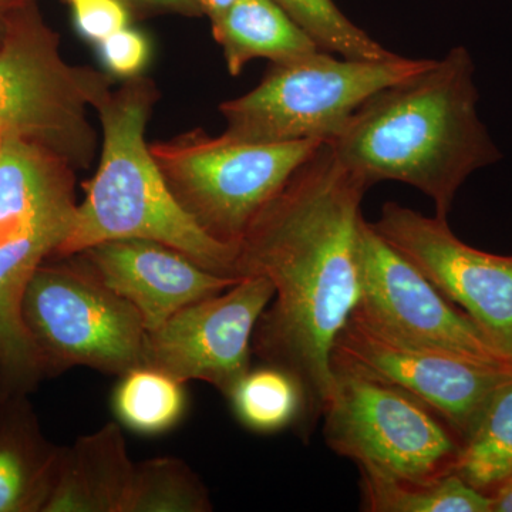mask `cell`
<instances>
[{"mask_svg": "<svg viewBox=\"0 0 512 512\" xmlns=\"http://www.w3.org/2000/svg\"><path fill=\"white\" fill-rule=\"evenodd\" d=\"M504 483H511V484H512V476H511L510 478H508V480H507V481H504ZM504 483H503V484H504ZM498 487H500V485H498Z\"/></svg>", "mask_w": 512, "mask_h": 512, "instance_id": "obj_30", "label": "cell"}, {"mask_svg": "<svg viewBox=\"0 0 512 512\" xmlns=\"http://www.w3.org/2000/svg\"><path fill=\"white\" fill-rule=\"evenodd\" d=\"M201 5L202 13L210 18L211 22L220 18L232 5L238 0H198Z\"/></svg>", "mask_w": 512, "mask_h": 512, "instance_id": "obj_29", "label": "cell"}, {"mask_svg": "<svg viewBox=\"0 0 512 512\" xmlns=\"http://www.w3.org/2000/svg\"><path fill=\"white\" fill-rule=\"evenodd\" d=\"M325 141L256 144L202 130L150 144L165 183L212 238L234 245Z\"/></svg>", "mask_w": 512, "mask_h": 512, "instance_id": "obj_7", "label": "cell"}, {"mask_svg": "<svg viewBox=\"0 0 512 512\" xmlns=\"http://www.w3.org/2000/svg\"><path fill=\"white\" fill-rule=\"evenodd\" d=\"M110 89L106 74L63 59L36 0L16 13L0 46L3 130L49 148L74 170L89 167L97 150L89 111Z\"/></svg>", "mask_w": 512, "mask_h": 512, "instance_id": "obj_5", "label": "cell"}, {"mask_svg": "<svg viewBox=\"0 0 512 512\" xmlns=\"http://www.w3.org/2000/svg\"><path fill=\"white\" fill-rule=\"evenodd\" d=\"M136 461L117 423L62 448L46 512H127Z\"/></svg>", "mask_w": 512, "mask_h": 512, "instance_id": "obj_15", "label": "cell"}, {"mask_svg": "<svg viewBox=\"0 0 512 512\" xmlns=\"http://www.w3.org/2000/svg\"><path fill=\"white\" fill-rule=\"evenodd\" d=\"M158 99L146 77L128 79L94 107L103 141L99 167L84 187L76 220L57 258L114 241L161 242L218 275L237 276L238 248L212 238L175 200L147 144V123Z\"/></svg>", "mask_w": 512, "mask_h": 512, "instance_id": "obj_3", "label": "cell"}, {"mask_svg": "<svg viewBox=\"0 0 512 512\" xmlns=\"http://www.w3.org/2000/svg\"><path fill=\"white\" fill-rule=\"evenodd\" d=\"M3 131H5V130H3V127L0 126V137H2Z\"/></svg>", "mask_w": 512, "mask_h": 512, "instance_id": "obj_31", "label": "cell"}, {"mask_svg": "<svg viewBox=\"0 0 512 512\" xmlns=\"http://www.w3.org/2000/svg\"><path fill=\"white\" fill-rule=\"evenodd\" d=\"M433 62L399 55L355 60L319 50L293 62L272 63L255 89L221 104L222 136L256 144L328 143L370 97Z\"/></svg>", "mask_w": 512, "mask_h": 512, "instance_id": "obj_4", "label": "cell"}, {"mask_svg": "<svg viewBox=\"0 0 512 512\" xmlns=\"http://www.w3.org/2000/svg\"><path fill=\"white\" fill-rule=\"evenodd\" d=\"M30 0H0V46L8 35L10 25L15 19L16 13L23 6L28 5Z\"/></svg>", "mask_w": 512, "mask_h": 512, "instance_id": "obj_27", "label": "cell"}, {"mask_svg": "<svg viewBox=\"0 0 512 512\" xmlns=\"http://www.w3.org/2000/svg\"><path fill=\"white\" fill-rule=\"evenodd\" d=\"M124 2H133L137 5L147 6V8L178 13V15L190 16V18L204 15L198 0H124Z\"/></svg>", "mask_w": 512, "mask_h": 512, "instance_id": "obj_26", "label": "cell"}, {"mask_svg": "<svg viewBox=\"0 0 512 512\" xmlns=\"http://www.w3.org/2000/svg\"><path fill=\"white\" fill-rule=\"evenodd\" d=\"M74 168L49 148L9 131L0 137V242L74 217Z\"/></svg>", "mask_w": 512, "mask_h": 512, "instance_id": "obj_14", "label": "cell"}, {"mask_svg": "<svg viewBox=\"0 0 512 512\" xmlns=\"http://www.w3.org/2000/svg\"><path fill=\"white\" fill-rule=\"evenodd\" d=\"M367 190L322 144L238 244V278L264 276L274 288L252 350L299 383L305 424L325 412L335 387L333 345L359 302L360 207Z\"/></svg>", "mask_w": 512, "mask_h": 512, "instance_id": "obj_1", "label": "cell"}, {"mask_svg": "<svg viewBox=\"0 0 512 512\" xmlns=\"http://www.w3.org/2000/svg\"><path fill=\"white\" fill-rule=\"evenodd\" d=\"M210 493L180 458L138 461L127 512H208Z\"/></svg>", "mask_w": 512, "mask_h": 512, "instance_id": "obj_22", "label": "cell"}, {"mask_svg": "<svg viewBox=\"0 0 512 512\" xmlns=\"http://www.w3.org/2000/svg\"><path fill=\"white\" fill-rule=\"evenodd\" d=\"M473 57L463 46L423 72L384 87L328 141L367 188L399 181L426 194L447 218L467 178L503 158L478 114Z\"/></svg>", "mask_w": 512, "mask_h": 512, "instance_id": "obj_2", "label": "cell"}, {"mask_svg": "<svg viewBox=\"0 0 512 512\" xmlns=\"http://www.w3.org/2000/svg\"><path fill=\"white\" fill-rule=\"evenodd\" d=\"M332 370L335 387L322 416L333 451L406 480L454 473L463 440L439 413L394 384L345 367Z\"/></svg>", "mask_w": 512, "mask_h": 512, "instance_id": "obj_8", "label": "cell"}, {"mask_svg": "<svg viewBox=\"0 0 512 512\" xmlns=\"http://www.w3.org/2000/svg\"><path fill=\"white\" fill-rule=\"evenodd\" d=\"M272 298L268 279L244 276L227 291L185 306L147 332L143 366L184 384H211L228 397L251 370L252 338Z\"/></svg>", "mask_w": 512, "mask_h": 512, "instance_id": "obj_12", "label": "cell"}, {"mask_svg": "<svg viewBox=\"0 0 512 512\" xmlns=\"http://www.w3.org/2000/svg\"><path fill=\"white\" fill-rule=\"evenodd\" d=\"M72 6L74 22L84 39L99 43L130 22L124 0H66Z\"/></svg>", "mask_w": 512, "mask_h": 512, "instance_id": "obj_25", "label": "cell"}, {"mask_svg": "<svg viewBox=\"0 0 512 512\" xmlns=\"http://www.w3.org/2000/svg\"><path fill=\"white\" fill-rule=\"evenodd\" d=\"M60 453L26 421L0 426V512L43 511Z\"/></svg>", "mask_w": 512, "mask_h": 512, "instance_id": "obj_17", "label": "cell"}, {"mask_svg": "<svg viewBox=\"0 0 512 512\" xmlns=\"http://www.w3.org/2000/svg\"><path fill=\"white\" fill-rule=\"evenodd\" d=\"M490 495L491 512H512V484L504 483Z\"/></svg>", "mask_w": 512, "mask_h": 512, "instance_id": "obj_28", "label": "cell"}, {"mask_svg": "<svg viewBox=\"0 0 512 512\" xmlns=\"http://www.w3.org/2000/svg\"><path fill=\"white\" fill-rule=\"evenodd\" d=\"M454 474L487 495L512 476V377L495 390L463 441Z\"/></svg>", "mask_w": 512, "mask_h": 512, "instance_id": "obj_19", "label": "cell"}, {"mask_svg": "<svg viewBox=\"0 0 512 512\" xmlns=\"http://www.w3.org/2000/svg\"><path fill=\"white\" fill-rule=\"evenodd\" d=\"M37 266L20 315L43 370L90 367L124 375L143 366L147 329L134 306L96 275L80 255Z\"/></svg>", "mask_w": 512, "mask_h": 512, "instance_id": "obj_6", "label": "cell"}, {"mask_svg": "<svg viewBox=\"0 0 512 512\" xmlns=\"http://www.w3.org/2000/svg\"><path fill=\"white\" fill-rule=\"evenodd\" d=\"M323 52L355 60H384L396 53L355 25L333 0H274Z\"/></svg>", "mask_w": 512, "mask_h": 512, "instance_id": "obj_23", "label": "cell"}, {"mask_svg": "<svg viewBox=\"0 0 512 512\" xmlns=\"http://www.w3.org/2000/svg\"><path fill=\"white\" fill-rule=\"evenodd\" d=\"M187 397L184 383L173 376L140 366L120 376L113 393V410L127 429L156 436L183 419Z\"/></svg>", "mask_w": 512, "mask_h": 512, "instance_id": "obj_20", "label": "cell"}, {"mask_svg": "<svg viewBox=\"0 0 512 512\" xmlns=\"http://www.w3.org/2000/svg\"><path fill=\"white\" fill-rule=\"evenodd\" d=\"M332 367H345L412 393L466 440L512 366L399 342L350 316L333 345Z\"/></svg>", "mask_w": 512, "mask_h": 512, "instance_id": "obj_10", "label": "cell"}, {"mask_svg": "<svg viewBox=\"0 0 512 512\" xmlns=\"http://www.w3.org/2000/svg\"><path fill=\"white\" fill-rule=\"evenodd\" d=\"M360 298L355 318L399 342L512 366L466 313L363 218L359 228Z\"/></svg>", "mask_w": 512, "mask_h": 512, "instance_id": "obj_9", "label": "cell"}, {"mask_svg": "<svg viewBox=\"0 0 512 512\" xmlns=\"http://www.w3.org/2000/svg\"><path fill=\"white\" fill-rule=\"evenodd\" d=\"M211 28L232 76L256 59L288 63L320 50L274 0H238Z\"/></svg>", "mask_w": 512, "mask_h": 512, "instance_id": "obj_16", "label": "cell"}, {"mask_svg": "<svg viewBox=\"0 0 512 512\" xmlns=\"http://www.w3.org/2000/svg\"><path fill=\"white\" fill-rule=\"evenodd\" d=\"M238 420L258 433L291 426L302 419L305 399L299 383L285 370L266 365L249 370L228 396Z\"/></svg>", "mask_w": 512, "mask_h": 512, "instance_id": "obj_21", "label": "cell"}, {"mask_svg": "<svg viewBox=\"0 0 512 512\" xmlns=\"http://www.w3.org/2000/svg\"><path fill=\"white\" fill-rule=\"evenodd\" d=\"M97 45L104 66L121 79L140 76L150 59L147 37L128 26L111 33Z\"/></svg>", "mask_w": 512, "mask_h": 512, "instance_id": "obj_24", "label": "cell"}, {"mask_svg": "<svg viewBox=\"0 0 512 512\" xmlns=\"http://www.w3.org/2000/svg\"><path fill=\"white\" fill-rule=\"evenodd\" d=\"M77 255L137 309L147 332L185 306L227 291L242 279L208 271L178 249L150 239H114Z\"/></svg>", "mask_w": 512, "mask_h": 512, "instance_id": "obj_13", "label": "cell"}, {"mask_svg": "<svg viewBox=\"0 0 512 512\" xmlns=\"http://www.w3.org/2000/svg\"><path fill=\"white\" fill-rule=\"evenodd\" d=\"M372 225L512 357V255L470 247L451 231L447 218L427 217L396 202L384 204Z\"/></svg>", "mask_w": 512, "mask_h": 512, "instance_id": "obj_11", "label": "cell"}, {"mask_svg": "<svg viewBox=\"0 0 512 512\" xmlns=\"http://www.w3.org/2000/svg\"><path fill=\"white\" fill-rule=\"evenodd\" d=\"M362 507L372 512H491L490 495L457 474L431 481L406 480L359 466Z\"/></svg>", "mask_w": 512, "mask_h": 512, "instance_id": "obj_18", "label": "cell"}]
</instances>
